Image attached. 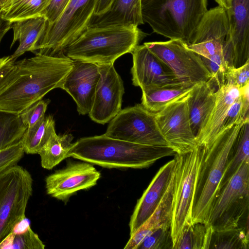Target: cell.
I'll use <instances>...</instances> for the list:
<instances>
[{
    "mask_svg": "<svg viewBox=\"0 0 249 249\" xmlns=\"http://www.w3.org/2000/svg\"><path fill=\"white\" fill-rule=\"evenodd\" d=\"M73 64V60L63 52L53 55L37 52L15 62L12 79L0 90V110L19 114L51 90L60 88Z\"/></svg>",
    "mask_w": 249,
    "mask_h": 249,
    "instance_id": "cell-1",
    "label": "cell"
},
{
    "mask_svg": "<svg viewBox=\"0 0 249 249\" xmlns=\"http://www.w3.org/2000/svg\"><path fill=\"white\" fill-rule=\"evenodd\" d=\"M175 154L169 146L135 143L103 134L79 139L73 143L68 157L107 168L142 169Z\"/></svg>",
    "mask_w": 249,
    "mask_h": 249,
    "instance_id": "cell-2",
    "label": "cell"
},
{
    "mask_svg": "<svg viewBox=\"0 0 249 249\" xmlns=\"http://www.w3.org/2000/svg\"><path fill=\"white\" fill-rule=\"evenodd\" d=\"M145 36L136 25L88 27L62 52L73 60L114 64L120 56L131 53Z\"/></svg>",
    "mask_w": 249,
    "mask_h": 249,
    "instance_id": "cell-3",
    "label": "cell"
},
{
    "mask_svg": "<svg viewBox=\"0 0 249 249\" xmlns=\"http://www.w3.org/2000/svg\"><path fill=\"white\" fill-rule=\"evenodd\" d=\"M244 121L223 126L212 144L203 147L204 156L193 209V223L207 225L214 200L232 155L234 142Z\"/></svg>",
    "mask_w": 249,
    "mask_h": 249,
    "instance_id": "cell-4",
    "label": "cell"
},
{
    "mask_svg": "<svg viewBox=\"0 0 249 249\" xmlns=\"http://www.w3.org/2000/svg\"><path fill=\"white\" fill-rule=\"evenodd\" d=\"M207 6L208 0H142L141 14L153 32L189 44Z\"/></svg>",
    "mask_w": 249,
    "mask_h": 249,
    "instance_id": "cell-5",
    "label": "cell"
},
{
    "mask_svg": "<svg viewBox=\"0 0 249 249\" xmlns=\"http://www.w3.org/2000/svg\"><path fill=\"white\" fill-rule=\"evenodd\" d=\"M203 148L196 146L188 153L174 155L175 165L170 227L173 249L184 229L193 224L192 213Z\"/></svg>",
    "mask_w": 249,
    "mask_h": 249,
    "instance_id": "cell-6",
    "label": "cell"
},
{
    "mask_svg": "<svg viewBox=\"0 0 249 249\" xmlns=\"http://www.w3.org/2000/svg\"><path fill=\"white\" fill-rule=\"evenodd\" d=\"M249 160L244 161L216 196L208 222L213 231L249 225Z\"/></svg>",
    "mask_w": 249,
    "mask_h": 249,
    "instance_id": "cell-7",
    "label": "cell"
},
{
    "mask_svg": "<svg viewBox=\"0 0 249 249\" xmlns=\"http://www.w3.org/2000/svg\"><path fill=\"white\" fill-rule=\"evenodd\" d=\"M97 0H71L60 16L48 23L33 52L55 54L75 41L89 27Z\"/></svg>",
    "mask_w": 249,
    "mask_h": 249,
    "instance_id": "cell-8",
    "label": "cell"
},
{
    "mask_svg": "<svg viewBox=\"0 0 249 249\" xmlns=\"http://www.w3.org/2000/svg\"><path fill=\"white\" fill-rule=\"evenodd\" d=\"M33 181L29 171L18 164L0 175V243L26 218Z\"/></svg>",
    "mask_w": 249,
    "mask_h": 249,
    "instance_id": "cell-9",
    "label": "cell"
},
{
    "mask_svg": "<svg viewBox=\"0 0 249 249\" xmlns=\"http://www.w3.org/2000/svg\"><path fill=\"white\" fill-rule=\"evenodd\" d=\"M104 135L135 143L169 146L159 130L155 113L141 104L121 109L110 120Z\"/></svg>",
    "mask_w": 249,
    "mask_h": 249,
    "instance_id": "cell-10",
    "label": "cell"
},
{
    "mask_svg": "<svg viewBox=\"0 0 249 249\" xmlns=\"http://www.w3.org/2000/svg\"><path fill=\"white\" fill-rule=\"evenodd\" d=\"M143 44L170 68L180 83L196 84L210 80L211 74L201 57L184 41L170 39Z\"/></svg>",
    "mask_w": 249,
    "mask_h": 249,
    "instance_id": "cell-11",
    "label": "cell"
},
{
    "mask_svg": "<svg viewBox=\"0 0 249 249\" xmlns=\"http://www.w3.org/2000/svg\"><path fill=\"white\" fill-rule=\"evenodd\" d=\"M187 96L168 104L155 113L160 133L169 146L178 154L190 152L198 146L191 126Z\"/></svg>",
    "mask_w": 249,
    "mask_h": 249,
    "instance_id": "cell-12",
    "label": "cell"
},
{
    "mask_svg": "<svg viewBox=\"0 0 249 249\" xmlns=\"http://www.w3.org/2000/svg\"><path fill=\"white\" fill-rule=\"evenodd\" d=\"M100 173L92 164L86 161H69L45 178L48 195L66 202L77 192L88 189L97 183Z\"/></svg>",
    "mask_w": 249,
    "mask_h": 249,
    "instance_id": "cell-13",
    "label": "cell"
},
{
    "mask_svg": "<svg viewBox=\"0 0 249 249\" xmlns=\"http://www.w3.org/2000/svg\"><path fill=\"white\" fill-rule=\"evenodd\" d=\"M99 66L101 76L89 115L93 121L104 124L109 122L122 109L124 90L123 81L114 64Z\"/></svg>",
    "mask_w": 249,
    "mask_h": 249,
    "instance_id": "cell-14",
    "label": "cell"
},
{
    "mask_svg": "<svg viewBox=\"0 0 249 249\" xmlns=\"http://www.w3.org/2000/svg\"><path fill=\"white\" fill-rule=\"evenodd\" d=\"M226 12L229 31L224 56L230 67L238 68L249 61V0H231Z\"/></svg>",
    "mask_w": 249,
    "mask_h": 249,
    "instance_id": "cell-15",
    "label": "cell"
},
{
    "mask_svg": "<svg viewBox=\"0 0 249 249\" xmlns=\"http://www.w3.org/2000/svg\"><path fill=\"white\" fill-rule=\"evenodd\" d=\"M101 74L99 65L73 60L72 69L65 77L60 88L72 98L79 114L89 113Z\"/></svg>",
    "mask_w": 249,
    "mask_h": 249,
    "instance_id": "cell-16",
    "label": "cell"
},
{
    "mask_svg": "<svg viewBox=\"0 0 249 249\" xmlns=\"http://www.w3.org/2000/svg\"><path fill=\"white\" fill-rule=\"evenodd\" d=\"M132 84L141 89L161 87L180 83L170 68L144 44L137 46L131 53Z\"/></svg>",
    "mask_w": 249,
    "mask_h": 249,
    "instance_id": "cell-17",
    "label": "cell"
},
{
    "mask_svg": "<svg viewBox=\"0 0 249 249\" xmlns=\"http://www.w3.org/2000/svg\"><path fill=\"white\" fill-rule=\"evenodd\" d=\"M175 160L160 168L138 200L129 222L130 236L151 216L161 200L174 172Z\"/></svg>",
    "mask_w": 249,
    "mask_h": 249,
    "instance_id": "cell-18",
    "label": "cell"
},
{
    "mask_svg": "<svg viewBox=\"0 0 249 249\" xmlns=\"http://www.w3.org/2000/svg\"><path fill=\"white\" fill-rule=\"evenodd\" d=\"M214 106L196 136L197 145L210 146L221 131L228 112L234 101L239 96V89L227 84L216 90Z\"/></svg>",
    "mask_w": 249,
    "mask_h": 249,
    "instance_id": "cell-19",
    "label": "cell"
},
{
    "mask_svg": "<svg viewBox=\"0 0 249 249\" xmlns=\"http://www.w3.org/2000/svg\"><path fill=\"white\" fill-rule=\"evenodd\" d=\"M216 97V90L209 81L196 84L187 96L191 126L196 137L212 110Z\"/></svg>",
    "mask_w": 249,
    "mask_h": 249,
    "instance_id": "cell-20",
    "label": "cell"
},
{
    "mask_svg": "<svg viewBox=\"0 0 249 249\" xmlns=\"http://www.w3.org/2000/svg\"><path fill=\"white\" fill-rule=\"evenodd\" d=\"M142 0H114L105 13L92 16L89 27L136 25L144 24L141 14Z\"/></svg>",
    "mask_w": 249,
    "mask_h": 249,
    "instance_id": "cell-21",
    "label": "cell"
},
{
    "mask_svg": "<svg viewBox=\"0 0 249 249\" xmlns=\"http://www.w3.org/2000/svg\"><path fill=\"white\" fill-rule=\"evenodd\" d=\"M43 16L15 21L12 23L13 40L11 48L18 41L19 45L11 56L16 60L25 52L33 51L34 48L43 34L47 24Z\"/></svg>",
    "mask_w": 249,
    "mask_h": 249,
    "instance_id": "cell-22",
    "label": "cell"
},
{
    "mask_svg": "<svg viewBox=\"0 0 249 249\" xmlns=\"http://www.w3.org/2000/svg\"><path fill=\"white\" fill-rule=\"evenodd\" d=\"M195 85L178 83L142 88L141 105L151 112H158L168 104L187 96Z\"/></svg>",
    "mask_w": 249,
    "mask_h": 249,
    "instance_id": "cell-23",
    "label": "cell"
},
{
    "mask_svg": "<svg viewBox=\"0 0 249 249\" xmlns=\"http://www.w3.org/2000/svg\"><path fill=\"white\" fill-rule=\"evenodd\" d=\"M51 0H7L0 7V17L11 23L43 16Z\"/></svg>",
    "mask_w": 249,
    "mask_h": 249,
    "instance_id": "cell-24",
    "label": "cell"
},
{
    "mask_svg": "<svg viewBox=\"0 0 249 249\" xmlns=\"http://www.w3.org/2000/svg\"><path fill=\"white\" fill-rule=\"evenodd\" d=\"M71 134L57 135L55 131L39 151L41 166L51 170L68 157V154L73 143Z\"/></svg>",
    "mask_w": 249,
    "mask_h": 249,
    "instance_id": "cell-25",
    "label": "cell"
},
{
    "mask_svg": "<svg viewBox=\"0 0 249 249\" xmlns=\"http://www.w3.org/2000/svg\"><path fill=\"white\" fill-rule=\"evenodd\" d=\"M55 130V123L52 115L45 117L33 126L27 128L21 142L24 152L38 154Z\"/></svg>",
    "mask_w": 249,
    "mask_h": 249,
    "instance_id": "cell-26",
    "label": "cell"
},
{
    "mask_svg": "<svg viewBox=\"0 0 249 249\" xmlns=\"http://www.w3.org/2000/svg\"><path fill=\"white\" fill-rule=\"evenodd\" d=\"M27 128L19 114L0 110V150L20 142Z\"/></svg>",
    "mask_w": 249,
    "mask_h": 249,
    "instance_id": "cell-27",
    "label": "cell"
},
{
    "mask_svg": "<svg viewBox=\"0 0 249 249\" xmlns=\"http://www.w3.org/2000/svg\"><path fill=\"white\" fill-rule=\"evenodd\" d=\"M213 229L201 223H194L186 228L174 249H209Z\"/></svg>",
    "mask_w": 249,
    "mask_h": 249,
    "instance_id": "cell-28",
    "label": "cell"
},
{
    "mask_svg": "<svg viewBox=\"0 0 249 249\" xmlns=\"http://www.w3.org/2000/svg\"><path fill=\"white\" fill-rule=\"evenodd\" d=\"M174 170L170 181L159 204L149 218L143 223L151 229H170L173 207Z\"/></svg>",
    "mask_w": 249,
    "mask_h": 249,
    "instance_id": "cell-29",
    "label": "cell"
},
{
    "mask_svg": "<svg viewBox=\"0 0 249 249\" xmlns=\"http://www.w3.org/2000/svg\"><path fill=\"white\" fill-rule=\"evenodd\" d=\"M249 248V228L238 227L213 231L209 249Z\"/></svg>",
    "mask_w": 249,
    "mask_h": 249,
    "instance_id": "cell-30",
    "label": "cell"
},
{
    "mask_svg": "<svg viewBox=\"0 0 249 249\" xmlns=\"http://www.w3.org/2000/svg\"><path fill=\"white\" fill-rule=\"evenodd\" d=\"M249 160V120L245 121L234 142L233 153L228 164L222 185L232 176L239 166Z\"/></svg>",
    "mask_w": 249,
    "mask_h": 249,
    "instance_id": "cell-31",
    "label": "cell"
},
{
    "mask_svg": "<svg viewBox=\"0 0 249 249\" xmlns=\"http://www.w3.org/2000/svg\"><path fill=\"white\" fill-rule=\"evenodd\" d=\"M45 247L27 222L23 230L14 229L0 243V249H43Z\"/></svg>",
    "mask_w": 249,
    "mask_h": 249,
    "instance_id": "cell-32",
    "label": "cell"
},
{
    "mask_svg": "<svg viewBox=\"0 0 249 249\" xmlns=\"http://www.w3.org/2000/svg\"><path fill=\"white\" fill-rule=\"evenodd\" d=\"M207 68L211 74L209 82L217 90L227 84V77L229 66L225 59L224 53L215 54L210 58L201 57Z\"/></svg>",
    "mask_w": 249,
    "mask_h": 249,
    "instance_id": "cell-33",
    "label": "cell"
},
{
    "mask_svg": "<svg viewBox=\"0 0 249 249\" xmlns=\"http://www.w3.org/2000/svg\"><path fill=\"white\" fill-rule=\"evenodd\" d=\"M138 249H173L170 229L156 230L142 242Z\"/></svg>",
    "mask_w": 249,
    "mask_h": 249,
    "instance_id": "cell-34",
    "label": "cell"
},
{
    "mask_svg": "<svg viewBox=\"0 0 249 249\" xmlns=\"http://www.w3.org/2000/svg\"><path fill=\"white\" fill-rule=\"evenodd\" d=\"M21 140L0 150V175L12 166L16 165L24 156Z\"/></svg>",
    "mask_w": 249,
    "mask_h": 249,
    "instance_id": "cell-35",
    "label": "cell"
},
{
    "mask_svg": "<svg viewBox=\"0 0 249 249\" xmlns=\"http://www.w3.org/2000/svg\"><path fill=\"white\" fill-rule=\"evenodd\" d=\"M49 100L41 99L19 113L23 123L30 128L45 117Z\"/></svg>",
    "mask_w": 249,
    "mask_h": 249,
    "instance_id": "cell-36",
    "label": "cell"
},
{
    "mask_svg": "<svg viewBox=\"0 0 249 249\" xmlns=\"http://www.w3.org/2000/svg\"><path fill=\"white\" fill-rule=\"evenodd\" d=\"M248 83L249 61L238 68L229 67L227 73V84L233 85L240 89Z\"/></svg>",
    "mask_w": 249,
    "mask_h": 249,
    "instance_id": "cell-37",
    "label": "cell"
},
{
    "mask_svg": "<svg viewBox=\"0 0 249 249\" xmlns=\"http://www.w3.org/2000/svg\"><path fill=\"white\" fill-rule=\"evenodd\" d=\"M15 62L10 55L0 58V90L12 79L15 71Z\"/></svg>",
    "mask_w": 249,
    "mask_h": 249,
    "instance_id": "cell-38",
    "label": "cell"
},
{
    "mask_svg": "<svg viewBox=\"0 0 249 249\" xmlns=\"http://www.w3.org/2000/svg\"><path fill=\"white\" fill-rule=\"evenodd\" d=\"M70 0H51L43 14V16L46 18L48 23L53 22L60 16Z\"/></svg>",
    "mask_w": 249,
    "mask_h": 249,
    "instance_id": "cell-39",
    "label": "cell"
},
{
    "mask_svg": "<svg viewBox=\"0 0 249 249\" xmlns=\"http://www.w3.org/2000/svg\"><path fill=\"white\" fill-rule=\"evenodd\" d=\"M245 120L243 113L242 103L239 96L230 107L223 127L230 126Z\"/></svg>",
    "mask_w": 249,
    "mask_h": 249,
    "instance_id": "cell-40",
    "label": "cell"
},
{
    "mask_svg": "<svg viewBox=\"0 0 249 249\" xmlns=\"http://www.w3.org/2000/svg\"><path fill=\"white\" fill-rule=\"evenodd\" d=\"M154 231L143 224L130 236V238L124 249H138L142 242Z\"/></svg>",
    "mask_w": 249,
    "mask_h": 249,
    "instance_id": "cell-41",
    "label": "cell"
},
{
    "mask_svg": "<svg viewBox=\"0 0 249 249\" xmlns=\"http://www.w3.org/2000/svg\"><path fill=\"white\" fill-rule=\"evenodd\" d=\"M239 91L244 118L245 120L249 119V83L239 89Z\"/></svg>",
    "mask_w": 249,
    "mask_h": 249,
    "instance_id": "cell-42",
    "label": "cell"
},
{
    "mask_svg": "<svg viewBox=\"0 0 249 249\" xmlns=\"http://www.w3.org/2000/svg\"><path fill=\"white\" fill-rule=\"evenodd\" d=\"M114 0H97L93 16H99L108 10Z\"/></svg>",
    "mask_w": 249,
    "mask_h": 249,
    "instance_id": "cell-43",
    "label": "cell"
},
{
    "mask_svg": "<svg viewBox=\"0 0 249 249\" xmlns=\"http://www.w3.org/2000/svg\"><path fill=\"white\" fill-rule=\"evenodd\" d=\"M12 23L0 17V42L5 34L12 28Z\"/></svg>",
    "mask_w": 249,
    "mask_h": 249,
    "instance_id": "cell-44",
    "label": "cell"
},
{
    "mask_svg": "<svg viewBox=\"0 0 249 249\" xmlns=\"http://www.w3.org/2000/svg\"><path fill=\"white\" fill-rule=\"evenodd\" d=\"M218 4V6L224 8L226 10L229 9L231 5V0H214Z\"/></svg>",
    "mask_w": 249,
    "mask_h": 249,
    "instance_id": "cell-45",
    "label": "cell"
},
{
    "mask_svg": "<svg viewBox=\"0 0 249 249\" xmlns=\"http://www.w3.org/2000/svg\"><path fill=\"white\" fill-rule=\"evenodd\" d=\"M7 0H0V7L2 6Z\"/></svg>",
    "mask_w": 249,
    "mask_h": 249,
    "instance_id": "cell-46",
    "label": "cell"
}]
</instances>
